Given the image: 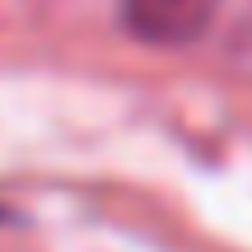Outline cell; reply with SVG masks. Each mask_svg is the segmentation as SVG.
<instances>
[{
	"mask_svg": "<svg viewBox=\"0 0 252 252\" xmlns=\"http://www.w3.org/2000/svg\"><path fill=\"white\" fill-rule=\"evenodd\" d=\"M220 0H122V24L150 47H187L210 28Z\"/></svg>",
	"mask_w": 252,
	"mask_h": 252,
	"instance_id": "1",
	"label": "cell"
}]
</instances>
